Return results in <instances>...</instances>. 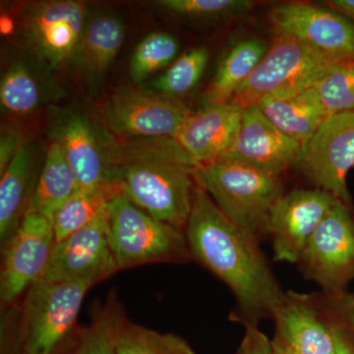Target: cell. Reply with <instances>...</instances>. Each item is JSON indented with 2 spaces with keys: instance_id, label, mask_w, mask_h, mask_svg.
<instances>
[{
  "instance_id": "6da1fadb",
  "label": "cell",
  "mask_w": 354,
  "mask_h": 354,
  "mask_svg": "<svg viewBox=\"0 0 354 354\" xmlns=\"http://www.w3.org/2000/svg\"><path fill=\"white\" fill-rule=\"evenodd\" d=\"M185 236L191 258L232 291L246 324L272 316L286 292L258 242L225 216L198 184Z\"/></svg>"
},
{
  "instance_id": "7a4b0ae2",
  "label": "cell",
  "mask_w": 354,
  "mask_h": 354,
  "mask_svg": "<svg viewBox=\"0 0 354 354\" xmlns=\"http://www.w3.org/2000/svg\"><path fill=\"white\" fill-rule=\"evenodd\" d=\"M198 185L254 241L269 234L270 216L283 195L281 176L232 160L193 167Z\"/></svg>"
},
{
  "instance_id": "3957f363",
  "label": "cell",
  "mask_w": 354,
  "mask_h": 354,
  "mask_svg": "<svg viewBox=\"0 0 354 354\" xmlns=\"http://www.w3.org/2000/svg\"><path fill=\"white\" fill-rule=\"evenodd\" d=\"M113 178L137 207L185 232L197 185L191 167L167 157L135 158L114 165Z\"/></svg>"
},
{
  "instance_id": "277c9868",
  "label": "cell",
  "mask_w": 354,
  "mask_h": 354,
  "mask_svg": "<svg viewBox=\"0 0 354 354\" xmlns=\"http://www.w3.org/2000/svg\"><path fill=\"white\" fill-rule=\"evenodd\" d=\"M108 237L120 271L192 259L185 232L153 218L120 191L109 201Z\"/></svg>"
},
{
  "instance_id": "5b68a950",
  "label": "cell",
  "mask_w": 354,
  "mask_h": 354,
  "mask_svg": "<svg viewBox=\"0 0 354 354\" xmlns=\"http://www.w3.org/2000/svg\"><path fill=\"white\" fill-rule=\"evenodd\" d=\"M87 281H41L25 293L21 307L20 342L23 354H59L76 341L78 316L88 291Z\"/></svg>"
},
{
  "instance_id": "8992f818",
  "label": "cell",
  "mask_w": 354,
  "mask_h": 354,
  "mask_svg": "<svg viewBox=\"0 0 354 354\" xmlns=\"http://www.w3.org/2000/svg\"><path fill=\"white\" fill-rule=\"evenodd\" d=\"M335 64L306 44L277 35L269 50L230 102L241 109L313 87Z\"/></svg>"
},
{
  "instance_id": "52a82bcc",
  "label": "cell",
  "mask_w": 354,
  "mask_h": 354,
  "mask_svg": "<svg viewBox=\"0 0 354 354\" xmlns=\"http://www.w3.org/2000/svg\"><path fill=\"white\" fill-rule=\"evenodd\" d=\"M88 19L83 2H35L23 10L21 34L28 48L39 62L57 69L76 59Z\"/></svg>"
},
{
  "instance_id": "ba28073f",
  "label": "cell",
  "mask_w": 354,
  "mask_h": 354,
  "mask_svg": "<svg viewBox=\"0 0 354 354\" xmlns=\"http://www.w3.org/2000/svg\"><path fill=\"white\" fill-rule=\"evenodd\" d=\"M295 165L319 189L351 205L346 178L354 167V111L327 116L302 146Z\"/></svg>"
},
{
  "instance_id": "9c48e42d",
  "label": "cell",
  "mask_w": 354,
  "mask_h": 354,
  "mask_svg": "<svg viewBox=\"0 0 354 354\" xmlns=\"http://www.w3.org/2000/svg\"><path fill=\"white\" fill-rule=\"evenodd\" d=\"M55 239L53 221L30 209L10 241L2 247L0 299L12 305L43 279Z\"/></svg>"
},
{
  "instance_id": "30bf717a",
  "label": "cell",
  "mask_w": 354,
  "mask_h": 354,
  "mask_svg": "<svg viewBox=\"0 0 354 354\" xmlns=\"http://www.w3.org/2000/svg\"><path fill=\"white\" fill-rule=\"evenodd\" d=\"M304 274L330 297H339L354 278V221L337 200L317 228L299 260Z\"/></svg>"
},
{
  "instance_id": "8fae6325",
  "label": "cell",
  "mask_w": 354,
  "mask_h": 354,
  "mask_svg": "<svg viewBox=\"0 0 354 354\" xmlns=\"http://www.w3.org/2000/svg\"><path fill=\"white\" fill-rule=\"evenodd\" d=\"M277 35L306 44L337 62L354 59V22L341 13L315 4H279L270 15Z\"/></svg>"
},
{
  "instance_id": "7c38bea8",
  "label": "cell",
  "mask_w": 354,
  "mask_h": 354,
  "mask_svg": "<svg viewBox=\"0 0 354 354\" xmlns=\"http://www.w3.org/2000/svg\"><path fill=\"white\" fill-rule=\"evenodd\" d=\"M109 204L85 227L58 241L44 281L97 285L120 272L109 243Z\"/></svg>"
},
{
  "instance_id": "4fadbf2b",
  "label": "cell",
  "mask_w": 354,
  "mask_h": 354,
  "mask_svg": "<svg viewBox=\"0 0 354 354\" xmlns=\"http://www.w3.org/2000/svg\"><path fill=\"white\" fill-rule=\"evenodd\" d=\"M191 111L176 97L123 88L106 108L109 129L120 136L174 139Z\"/></svg>"
},
{
  "instance_id": "5bb4252c",
  "label": "cell",
  "mask_w": 354,
  "mask_h": 354,
  "mask_svg": "<svg viewBox=\"0 0 354 354\" xmlns=\"http://www.w3.org/2000/svg\"><path fill=\"white\" fill-rule=\"evenodd\" d=\"M337 201L322 189H297L283 194L270 216L274 260L298 263L317 228Z\"/></svg>"
},
{
  "instance_id": "9a60e30c",
  "label": "cell",
  "mask_w": 354,
  "mask_h": 354,
  "mask_svg": "<svg viewBox=\"0 0 354 354\" xmlns=\"http://www.w3.org/2000/svg\"><path fill=\"white\" fill-rule=\"evenodd\" d=\"M302 145L268 120L259 106L243 109L234 144L220 160H232L281 176L295 165Z\"/></svg>"
},
{
  "instance_id": "2e32d148",
  "label": "cell",
  "mask_w": 354,
  "mask_h": 354,
  "mask_svg": "<svg viewBox=\"0 0 354 354\" xmlns=\"http://www.w3.org/2000/svg\"><path fill=\"white\" fill-rule=\"evenodd\" d=\"M51 141L62 146L83 189L115 185L113 165L106 160L90 121L72 109L48 111Z\"/></svg>"
},
{
  "instance_id": "e0dca14e",
  "label": "cell",
  "mask_w": 354,
  "mask_h": 354,
  "mask_svg": "<svg viewBox=\"0 0 354 354\" xmlns=\"http://www.w3.org/2000/svg\"><path fill=\"white\" fill-rule=\"evenodd\" d=\"M243 109L232 102L190 113L174 140L193 167L216 162L234 144Z\"/></svg>"
},
{
  "instance_id": "ac0fdd59",
  "label": "cell",
  "mask_w": 354,
  "mask_h": 354,
  "mask_svg": "<svg viewBox=\"0 0 354 354\" xmlns=\"http://www.w3.org/2000/svg\"><path fill=\"white\" fill-rule=\"evenodd\" d=\"M272 317V344L286 354H335L332 327L324 323L309 295L286 292Z\"/></svg>"
},
{
  "instance_id": "d6986e66",
  "label": "cell",
  "mask_w": 354,
  "mask_h": 354,
  "mask_svg": "<svg viewBox=\"0 0 354 354\" xmlns=\"http://www.w3.org/2000/svg\"><path fill=\"white\" fill-rule=\"evenodd\" d=\"M0 242L1 248L19 227L31 209L36 187L35 153L31 145H23L3 174H0Z\"/></svg>"
},
{
  "instance_id": "ffe728a7",
  "label": "cell",
  "mask_w": 354,
  "mask_h": 354,
  "mask_svg": "<svg viewBox=\"0 0 354 354\" xmlns=\"http://www.w3.org/2000/svg\"><path fill=\"white\" fill-rule=\"evenodd\" d=\"M272 124L291 139L306 143L327 118L316 86L258 104Z\"/></svg>"
},
{
  "instance_id": "44dd1931",
  "label": "cell",
  "mask_w": 354,
  "mask_h": 354,
  "mask_svg": "<svg viewBox=\"0 0 354 354\" xmlns=\"http://www.w3.org/2000/svg\"><path fill=\"white\" fill-rule=\"evenodd\" d=\"M269 48L268 41L255 38L235 44L221 60L215 77L205 92L204 106L230 102L253 73Z\"/></svg>"
},
{
  "instance_id": "7402d4cb",
  "label": "cell",
  "mask_w": 354,
  "mask_h": 354,
  "mask_svg": "<svg viewBox=\"0 0 354 354\" xmlns=\"http://www.w3.org/2000/svg\"><path fill=\"white\" fill-rule=\"evenodd\" d=\"M80 189L78 177L65 157L62 146L51 141L43 169L37 179L31 209L53 221L58 209Z\"/></svg>"
},
{
  "instance_id": "603a6c76",
  "label": "cell",
  "mask_w": 354,
  "mask_h": 354,
  "mask_svg": "<svg viewBox=\"0 0 354 354\" xmlns=\"http://www.w3.org/2000/svg\"><path fill=\"white\" fill-rule=\"evenodd\" d=\"M124 41V26L120 18L102 14L88 19L75 62L90 75L108 70Z\"/></svg>"
},
{
  "instance_id": "cb8c5ba5",
  "label": "cell",
  "mask_w": 354,
  "mask_h": 354,
  "mask_svg": "<svg viewBox=\"0 0 354 354\" xmlns=\"http://www.w3.org/2000/svg\"><path fill=\"white\" fill-rule=\"evenodd\" d=\"M50 97V91L41 77L25 62H13L2 75L0 104L4 113L25 115L38 109Z\"/></svg>"
},
{
  "instance_id": "d4e9b609",
  "label": "cell",
  "mask_w": 354,
  "mask_h": 354,
  "mask_svg": "<svg viewBox=\"0 0 354 354\" xmlns=\"http://www.w3.org/2000/svg\"><path fill=\"white\" fill-rule=\"evenodd\" d=\"M120 191L118 184L92 189L81 188L53 216L57 242L64 241L92 223L106 208L111 198Z\"/></svg>"
},
{
  "instance_id": "484cf974",
  "label": "cell",
  "mask_w": 354,
  "mask_h": 354,
  "mask_svg": "<svg viewBox=\"0 0 354 354\" xmlns=\"http://www.w3.org/2000/svg\"><path fill=\"white\" fill-rule=\"evenodd\" d=\"M125 315L116 295H109L106 304L93 313L92 321L77 337L70 354H118V330Z\"/></svg>"
},
{
  "instance_id": "4316f807",
  "label": "cell",
  "mask_w": 354,
  "mask_h": 354,
  "mask_svg": "<svg viewBox=\"0 0 354 354\" xmlns=\"http://www.w3.org/2000/svg\"><path fill=\"white\" fill-rule=\"evenodd\" d=\"M116 351L118 354H196L183 337L149 329L127 317L118 330Z\"/></svg>"
},
{
  "instance_id": "83f0119b",
  "label": "cell",
  "mask_w": 354,
  "mask_h": 354,
  "mask_svg": "<svg viewBox=\"0 0 354 354\" xmlns=\"http://www.w3.org/2000/svg\"><path fill=\"white\" fill-rule=\"evenodd\" d=\"M208 60L209 50L207 48H192L177 58L165 73L151 83V87L158 94L177 99L197 85Z\"/></svg>"
},
{
  "instance_id": "f1b7e54d",
  "label": "cell",
  "mask_w": 354,
  "mask_h": 354,
  "mask_svg": "<svg viewBox=\"0 0 354 354\" xmlns=\"http://www.w3.org/2000/svg\"><path fill=\"white\" fill-rule=\"evenodd\" d=\"M178 41L176 37L164 32L148 35L140 41L130 60L129 72L136 82L172 64L179 53Z\"/></svg>"
},
{
  "instance_id": "f546056e",
  "label": "cell",
  "mask_w": 354,
  "mask_h": 354,
  "mask_svg": "<svg viewBox=\"0 0 354 354\" xmlns=\"http://www.w3.org/2000/svg\"><path fill=\"white\" fill-rule=\"evenodd\" d=\"M316 88L328 116L354 111V59L335 64Z\"/></svg>"
},
{
  "instance_id": "4dcf8cb0",
  "label": "cell",
  "mask_w": 354,
  "mask_h": 354,
  "mask_svg": "<svg viewBox=\"0 0 354 354\" xmlns=\"http://www.w3.org/2000/svg\"><path fill=\"white\" fill-rule=\"evenodd\" d=\"M165 10L193 20H218L248 12L253 2L248 0H160Z\"/></svg>"
},
{
  "instance_id": "1f68e13d",
  "label": "cell",
  "mask_w": 354,
  "mask_h": 354,
  "mask_svg": "<svg viewBox=\"0 0 354 354\" xmlns=\"http://www.w3.org/2000/svg\"><path fill=\"white\" fill-rule=\"evenodd\" d=\"M235 354H274L272 342L257 327V324H246L245 335Z\"/></svg>"
},
{
  "instance_id": "d6a6232c",
  "label": "cell",
  "mask_w": 354,
  "mask_h": 354,
  "mask_svg": "<svg viewBox=\"0 0 354 354\" xmlns=\"http://www.w3.org/2000/svg\"><path fill=\"white\" fill-rule=\"evenodd\" d=\"M22 146L17 133L7 130L2 131L0 139V174H3Z\"/></svg>"
},
{
  "instance_id": "836d02e7",
  "label": "cell",
  "mask_w": 354,
  "mask_h": 354,
  "mask_svg": "<svg viewBox=\"0 0 354 354\" xmlns=\"http://www.w3.org/2000/svg\"><path fill=\"white\" fill-rule=\"evenodd\" d=\"M335 344V354H354V337L344 326L332 325Z\"/></svg>"
},
{
  "instance_id": "e575fe53",
  "label": "cell",
  "mask_w": 354,
  "mask_h": 354,
  "mask_svg": "<svg viewBox=\"0 0 354 354\" xmlns=\"http://www.w3.org/2000/svg\"><path fill=\"white\" fill-rule=\"evenodd\" d=\"M327 4L333 10L346 16L349 20L354 21V0H332L328 1Z\"/></svg>"
},
{
  "instance_id": "d590c367",
  "label": "cell",
  "mask_w": 354,
  "mask_h": 354,
  "mask_svg": "<svg viewBox=\"0 0 354 354\" xmlns=\"http://www.w3.org/2000/svg\"><path fill=\"white\" fill-rule=\"evenodd\" d=\"M339 307L344 321L354 329V297H344L339 295Z\"/></svg>"
},
{
  "instance_id": "8d00e7d4",
  "label": "cell",
  "mask_w": 354,
  "mask_h": 354,
  "mask_svg": "<svg viewBox=\"0 0 354 354\" xmlns=\"http://www.w3.org/2000/svg\"><path fill=\"white\" fill-rule=\"evenodd\" d=\"M13 29V23L12 20L9 19V18H2L1 19V31L3 34H10L12 32Z\"/></svg>"
},
{
  "instance_id": "74e56055",
  "label": "cell",
  "mask_w": 354,
  "mask_h": 354,
  "mask_svg": "<svg viewBox=\"0 0 354 354\" xmlns=\"http://www.w3.org/2000/svg\"><path fill=\"white\" fill-rule=\"evenodd\" d=\"M272 351H274V354H286L281 349H279L278 346H274V344H272Z\"/></svg>"
}]
</instances>
